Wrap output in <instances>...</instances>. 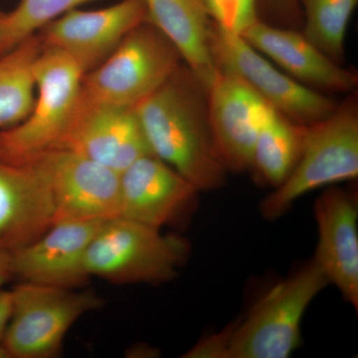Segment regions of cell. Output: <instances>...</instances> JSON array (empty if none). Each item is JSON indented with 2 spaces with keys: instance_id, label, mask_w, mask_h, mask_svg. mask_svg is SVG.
Masks as SVG:
<instances>
[{
  "instance_id": "obj_12",
  "label": "cell",
  "mask_w": 358,
  "mask_h": 358,
  "mask_svg": "<svg viewBox=\"0 0 358 358\" xmlns=\"http://www.w3.org/2000/svg\"><path fill=\"white\" fill-rule=\"evenodd\" d=\"M106 220L52 224L42 236L11 253L13 277L57 288H81L89 281L85 256Z\"/></svg>"
},
{
  "instance_id": "obj_6",
  "label": "cell",
  "mask_w": 358,
  "mask_h": 358,
  "mask_svg": "<svg viewBox=\"0 0 358 358\" xmlns=\"http://www.w3.org/2000/svg\"><path fill=\"white\" fill-rule=\"evenodd\" d=\"M181 64L176 47L145 21L134 28L102 64L84 74L81 95L96 103L136 108Z\"/></svg>"
},
{
  "instance_id": "obj_14",
  "label": "cell",
  "mask_w": 358,
  "mask_h": 358,
  "mask_svg": "<svg viewBox=\"0 0 358 358\" xmlns=\"http://www.w3.org/2000/svg\"><path fill=\"white\" fill-rule=\"evenodd\" d=\"M199 192L164 160L145 155L121 173L120 216L162 229L192 211Z\"/></svg>"
},
{
  "instance_id": "obj_13",
  "label": "cell",
  "mask_w": 358,
  "mask_h": 358,
  "mask_svg": "<svg viewBox=\"0 0 358 358\" xmlns=\"http://www.w3.org/2000/svg\"><path fill=\"white\" fill-rule=\"evenodd\" d=\"M206 96L212 134L228 173L249 171L267 103L243 80L221 70Z\"/></svg>"
},
{
  "instance_id": "obj_8",
  "label": "cell",
  "mask_w": 358,
  "mask_h": 358,
  "mask_svg": "<svg viewBox=\"0 0 358 358\" xmlns=\"http://www.w3.org/2000/svg\"><path fill=\"white\" fill-rule=\"evenodd\" d=\"M209 44L218 70L243 80L267 105L299 124L326 119L338 103L282 72L240 35L225 31L211 21Z\"/></svg>"
},
{
  "instance_id": "obj_22",
  "label": "cell",
  "mask_w": 358,
  "mask_h": 358,
  "mask_svg": "<svg viewBox=\"0 0 358 358\" xmlns=\"http://www.w3.org/2000/svg\"><path fill=\"white\" fill-rule=\"evenodd\" d=\"M91 1L95 0H20L13 11L4 13L0 57L52 20Z\"/></svg>"
},
{
  "instance_id": "obj_7",
  "label": "cell",
  "mask_w": 358,
  "mask_h": 358,
  "mask_svg": "<svg viewBox=\"0 0 358 358\" xmlns=\"http://www.w3.org/2000/svg\"><path fill=\"white\" fill-rule=\"evenodd\" d=\"M11 301L10 319L2 339L10 358L58 357L73 324L103 305L94 292L27 282L11 289Z\"/></svg>"
},
{
  "instance_id": "obj_26",
  "label": "cell",
  "mask_w": 358,
  "mask_h": 358,
  "mask_svg": "<svg viewBox=\"0 0 358 358\" xmlns=\"http://www.w3.org/2000/svg\"><path fill=\"white\" fill-rule=\"evenodd\" d=\"M13 278L11 253L6 250L0 248V288Z\"/></svg>"
},
{
  "instance_id": "obj_3",
  "label": "cell",
  "mask_w": 358,
  "mask_h": 358,
  "mask_svg": "<svg viewBox=\"0 0 358 358\" xmlns=\"http://www.w3.org/2000/svg\"><path fill=\"white\" fill-rule=\"evenodd\" d=\"M192 246L178 234L117 216L103 221L92 239L85 268L112 284L162 285L173 281Z\"/></svg>"
},
{
  "instance_id": "obj_24",
  "label": "cell",
  "mask_w": 358,
  "mask_h": 358,
  "mask_svg": "<svg viewBox=\"0 0 358 358\" xmlns=\"http://www.w3.org/2000/svg\"><path fill=\"white\" fill-rule=\"evenodd\" d=\"M266 13L272 18L271 24L298 29L303 16L298 0H262Z\"/></svg>"
},
{
  "instance_id": "obj_10",
  "label": "cell",
  "mask_w": 358,
  "mask_h": 358,
  "mask_svg": "<svg viewBox=\"0 0 358 358\" xmlns=\"http://www.w3.org/2000/svg\"><path fill=\"white\" fill-rule=\"evenodd\" d=\"M145 21V0H122L98 10L72 9L37 34L43 46L64 52L86 74L102 64L124 37Z\"/></svg>"
},
{
  "instance_id": "obj_15",
  "label": "cell",
  "mask_w": 358,
  "mask_h": 358,
  "mask_svg": "<svg viewBox=\"0 0 358 358\" xmlns=\"http://www.w3.org/2000/svg\"><path fill=\"white\" fill-rule=\"evenodd\" d=\"M317 245L313 261L346 303L358 308V208L355 193L329 187L313 206Z\"/></svg>"
},
{
  "instance_id": "obj_17",
  "label": "cell",
  "mask_w": 358,
  "mask_h": 358,
  "mask_svg": "<svg viewBox=\"0 0 358 358\" xmlns=\"http://www.w3.org/2000/svg\"><path fill=\"white\" fill-rule=\"evenodd\" d=\"M50 187L35 164L0 159V248L13 253L32 243L53 224Z\"/></svg>"
},
{
  "instance_id": "obj_1",
  "label": "cell",
  "mask_w": 358,
  "mask_h": 358,
  "mask_svg": "<svg viewBox=\"0 0 358 358\" xmlns=\"http://www.w3.org/2000/svg\"><path fill=\"white\" fill-rule=\"evenodd\" d=\"M134 110L155 157L200 192L226 185L229 173L212 134L206 90L185 63Z\"/></svg>"
},
{
  "instance_id": "obj_25",
  "label": "cell",
  "mask_w": 358,
  "mask_h": 358,
  "mask_svg": "<svg viewBox=\"0 0 358 358\" xmlns=\"http://www.w3.org/2000/svg\"><path fill=\"white\" fill-rule=\"evenodd\" d=\"M11 307V291L0 289V343H2L7 324L10 319Z\"/></svg>"
},
{
  "instance_id": "obj_2",
  "label": "cell",
  "mask_w": 358,
  "mask_h": 358,
  "mask_svg": "<svg viewBox=\"0 0 358 358\" xmlns=\"http://www.w3.org/2000/svg\"><path fill=\"white\" fill-rule=\"evenodd\" d=\"M329 284L313 260L278 282L248 313L192 348L185 357L288 358L301 345L308 306Z\"/></svg>"
},
{
  "instance_id": "obj_5",
  "label": "cell",
  "mask_w": 358,
  "mask_h": 358,
  "mask_svg": "<svg viewBox=\"0 0 358 358\" xmlns=\"http://www.w3.org/2000/svg\"><path fill=\"white\" fill-rule=\"evenodd\" d=\"M33 75L31 112L15 126L0 129V159L16 166L60 148L81 95L84 72L58 49L43 46Z\"/></svg>"
},
{
  "instance_id": "obj_21",
  "label": "cell",
  "mask_w": 358,
  "mask_h": 358,
  "mask_svg": "<svg viewBox=\"0 0 358 358\" xmlns=\"http://www.w3.org/2000/svg\"><path fill=\"white\" fill-rule=\"evenodd\" d=\"M301 33L324 55L339 65L345 62L348 24L358 0H298Z\"/></svg>"
},
{
  "instance_id": "obj_23",
  "label": "cell",
  "mask_w": 358,
  "mask_h": 358,
  "mask_svg": "<svg viewBox=\"0 0 358 358\" xmlns=\"http://www.w3.org/2000/svg\"><path fill=\"white\" fill-rule=\"evenodd\" d=\"M214 24L233 34H242L260 20V0H203Z\"/></svg>"
},
{
  "instance_id": "obj_20",
  "label": "cell",
  "mask_w": 358,
  "mask_h": 358,
  "mask_svg": "<svg viewBox=\"0 0 358 358\" xmlns=\"http://www.w3.org/2000/svg\"><path fill=\"white\" fill-rule=\"evenodd\" d=\"M43 48L37 33L0 57V129L22 122L35 100L33 67Z\"/></svg>"
},
{
  "instance_id": "obj_19",
  "label": "cell",
  "mask_w": 358,
  "mask_h": 358,
  "mask_svg": "<svg viewBox=\"0 0 358 358\" xmlns=\"http://www.w3.org/2000/svg\"><path fill=\"white\" fill-rule=\"evenodd\" d=\"M306 131V124L293 121L267 105L249 169L257 182L274 189L288 178L300 157Z\"/></svg>"
},
{
  "instance_id": "obj_11",
  "label": "cell",
  "mask_w": 358,
  "mask_h": 358,
  "mask_svg": "<svg viewBox=\"0 0 358 358\" xmlns=\"http://www.w3.org/2000/svg\"><path fill=\"white\" fill-rule=\"evenodd\" d=\"M58 150L84 155L120 173L154 155L134 108L96 103L82 95Z\"/></svg>"
},
{
  "instance_id": "obj_4",
  "label": "cell",
  "mask_w": 358,
  "mask_h": 358,
  "mask_svg": "<svg viewBox=\"0 0 358 358\" xmlns=\"http://www.w3.org/2000/svg\"><path fill=\"white\" fill-rule=\"evenodd\" d=\"M358 176V99L357 91L326 119L307 126L296 166L281 185L261 201V214L275 221L303 195Z\"/></svg>"
},
{
  "instance_id": "obj_28",
  "label": "cell",
  "mask_w": 358,
  "mask_h": 358,
  "mask_svg": "<svg viewBox=\"0 0 358 358\" xmlns=\"http://www.w3.org/2000/svg\"><path fill=\"white\" fill-rule=\"evenodd\" d=\"M4 13L3 11L0 10V36H1V26H2V20H3Z\"/></svg>"
},
{
  "instance_id": "obj_27",
  "label": "cell",
  "mask_w": 358,
  "mask_h": 358,
  "mask_svg": "<svg viewBox=\"0 0 358 358\" xmlns=\"http://www.w3.org/2000/svg\"><path fill=\"white\" fill-rule=\"evenodd\" d=\"M0 358H10L8 352H7L6 348H4L2 343H0Z\"/></svg>"
},
{
  "instance_id": "obj_18",
  "label": "cell",
  "mask_w": 358,
  "mask_h": 358,
  "mask_svg": "<svg viewBox=\"0 0 358 358\" xmlns=\"http://www.w3.org/2000/svg\"><path fill=\"white\" fill-rule=\"evenodd\" d=\"M148 21L176 47L183 63L205 90L219 70L212 57L211 20L203 0H145Z\"/></svg>"
},
{
  "instance_id": "obj_16",
  "label": "cell",
  "mask_w": 358,
  "mask_h": 358,
  "mask_svg": "<svg viewBox=\"0 0 358 358\" xmlns=\"http://www.w3.org/2000/svg\"><path fill=\"white\" fill-rule=\"evenodd\" d=\"M282 72L308 88L327 94L357 91L358 75L324 55L294 28L260 20L241 35Z\"/></svg>"
},
{
  "instance_id": "obj_9",
  "label": "cell",
  "mask_w": 358,
  "mask_h": 358,
  "mask_svg": "<svg viewBox=\"0 0 358 358\" xmlns=\"http://www.w3.org/2000/svg\"><path fill=\"white\" fill-rule=\"evenodd\" d=\"M29 164L39 167L50 187L53 224L120 216L121 173L114 169L67 150H50Z\"/></svg>"
}]
</instances>
